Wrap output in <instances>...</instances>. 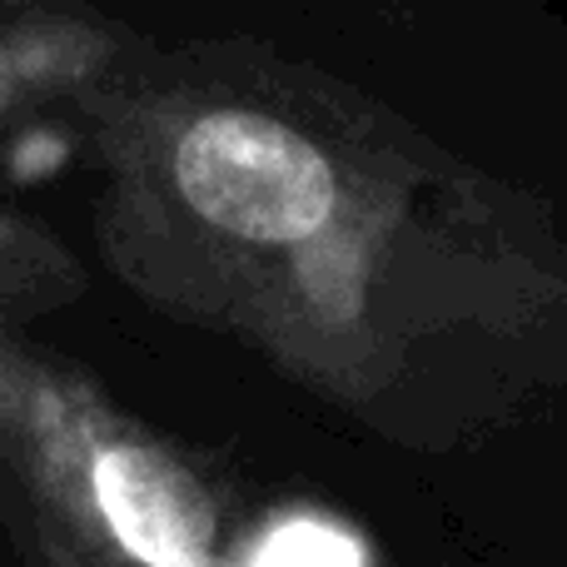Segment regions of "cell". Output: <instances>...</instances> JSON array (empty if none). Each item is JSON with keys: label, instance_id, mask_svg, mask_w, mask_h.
<instances>
[{"label": "cell", "instance_id": "6da1fadb", "mask_svg": "<svg viewBox=\"0 0 567 567\" xmlns=\"http://www.w3.org/2000/svg\"><path fill=\"white\" fill-rule=\"evenodd\" d=\"M185 199L239 239L284 245L303 239L333 209V169L289 125L249 110L205 115L175 155Z\"/></svg>", "mask_w": 567, "mask_h": 567}, {"label": "cell", "instance_id": "7a4b0ae2", "mask_svg": "<svg viewBox=\"0 0 567 567\" xmlns=\"http://www.w3.org/2000/svg\"><path fill=\"white\" fill-rule=\"evenodd\" d=\"M255 567H359V553H353V543L339 538L333 528L293 523V528H279L275 538L265 543V553L255 558Z\"/></svg>", "mask_w": 567, "mask_h": 567}]
</instances>
